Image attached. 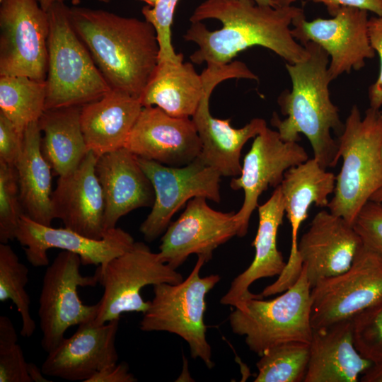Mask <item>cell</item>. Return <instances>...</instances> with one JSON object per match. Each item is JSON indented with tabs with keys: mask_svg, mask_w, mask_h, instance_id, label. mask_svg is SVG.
Instances as JSON below:
<instances>
[{
	"mask_svg": "<svg viewBox=\"0 0 382 382\" xmlns=\"http://www.w3.org/2000/svg\"><path fill=\"white\" fill-rule=\"evenodd\" d=\"M49 34L45 110L82 106L111 88L73 28L69 7L57 2L47 10Z\"/></svg>",
	"mask_w": 382,
	"mask_h": 382,
	"instance_id": "5",
	"label": "cell"
},
{
	"mask_svg": "<svg viewBox=\"0 0 382 382\" xmlns=\"http://www.w3.org/2000/svg\"><path fill=\"white\" fill-rule=\"evenodd\" d=\"M138 159L155 193L152 209L139 227L146 241L152 242L161 236L173 215L190 199L202 197L220 202L221 175L199 157L181 167L168 166L139 157Z\"/></svg>",
	"mask_w": 382,
	"mask_h": 382,
	"instance_id": "12",
	"label": "cell"
},
{
	"mask_svg": "<svg viewBox=\"0 0 382 382\" xmlns=\"http://www.w3.org/2000/svg\"><path fill=\"white\" fill-rule=\"evenodd\" d=\"M41 8L47 11L51 6L57 2H64L65 0H37ZM103 3H109L111 0H97ZM73 1H79V0H73Z\"/></svg>",
	"mask_w": 382,
	"mask_h": 382,
	"instance_id": "44",
	"label": "cell"
},
{
	"mask_svg": "<svg viewBox=\"0 0 382 382\" xmlns=\"http://www.w3.org/2000/svg\"><path fill=\"white\" fill-rule=\"evenodd\" d=\"M11 319L0 316V382H32Z\"/></svg>",
	"mask_w": 382,
	"mask_h": 382,
	"instance_id": "34",
	"label": "cell"
},
{
	"mask_svg": "<svg viewBox=\"0 0 382 382\" xmlns=\"http://www.w3.org/2000/svg\"><path fill=\"white\" fill-rule=\"evenodd\" d=\"M24 134L0 113V162L16 166L21 154Z\"/></svg>",
	"mask_w": 382,
	"mask_h": 382,
	"instance_id": "38",
	"label": "cell"
},
{
	"mask_svg": "<svg viewBox=\"0 0 382 382\" xmlns=\"http://www.w3.org/2000/svg\"><path fill=\"white\" fill-rule=\"evenodd\" d=\"M1 1V0H0V1Z\"/></svg>",
	"mask_w": 382,
	"mask_h": 382,
	"instance_id": "50",
	"label": "cell"
},
{
	"mask_svg": "<svg viewBox=\"0 0 382 382\" xmlns=\"http://www.w3.org/2000/svg\"><path fill=\"white\" fill-rule=\"evenodd\" d=\"M0 4V76L45 81L47 12L37 0H1Z\"/></svg>",
	"mask_w": 382,
	"mask_h": 382,
	"instance_id": "13",
	"label": "cell"
},
{
	"mask_svg": "<svg viewBox=\"0 0 382 382\" xmlns=\"http://www.w3.org/2000/svg\"><path fill=\"white\" fill-rule=\"evenodd\" d=\"M147 4L148 6H154L157 0H139Z\"/></svg>",
	"mask_w": 382,
	"mask_h": 382,
	"instance_id": "48",
	"label": "cell"
},
{
	"mask_svg": "<svg viewBox=\"0 0 382 382\" xmlns=\"http://www.w3.org/2000/svg\"><path fill=\"white\" fill-rule=\"evenodd\" d=\"M25 215L20 198L16 168L0 162V243L16 238L19 221Z\"/></svg>",
	"mask_w": 382,
	"mask_h": 382,
	"instance_id": "33",
	"label": "cell"
},
{
	"mask_svg": "<svg viewBox=\"0 0 382 382\" xmlns=\"http://www.w3.org/2000/svg\"><path fill=\"white\" fill-rule=\"evenodd\" d=\"M204 92L201 74L190 62H158L140 100L144 106H156L177 117H192Z\"/></svg>",
	"mask_w": 382,
	"mask_h": 382,
	"instance_id": "27",
	"label": "cell"
},
{
	"mask_svg": "<svg viewBox=\"0 0 382 382\" xmlns=\"http://www.w3.org/2000/svg\"><path fill=\"white\" fill-rule=\"evenodd\" d=\"M124 147L139 158L181 167L199 156L202 144L190 117H173L156 106H144Z\"/></svg>",
	"mask_w": 382,
	"mask_h": 382,
	"instance_id": "18",
	"label": "cell"
},
{
	"mask_svg": "<svg viewBox=\"0 0 382 382\" xmlns=\"http://www.w3.org/2000/svg\"><path fill=\"white\" fill-rule=\"evenodd\" d=\"M28 282V267L8 243H0V301L11 300L15 304L22 320L21 335L25 337L33 335L36 328L25 288Z\"/></svg>",
	"mask_w": 382,
	"mask_h": 382,
	"instance_id": "32",
	"label": "cell"
},
{
	"mask_svg": "<svg viewBox=\"0 0 382 382\" xmlns=\"http://www.w3.org/2000/svg\"><path fill=\"white\" fill-rule=\"evenodd\" d=\"M362 242L342 217L322 210L298 243V251L311 286L347 270Z\"/></svg>",
	"mask_w": 382,
	"mask_h": 382,
	"instance_id": "21",
	"label": "cell"
},
{
	"mask_svg": "<svg viewBox=\"0 0 382 382\" xmlns=\"http://www.w3.org/2000/svg\"><path fill=\"white\" fill-rule=\"evenodd\" d=\"M201 76L204 92L191 117L202 144L198 157L221 176H239L242 170L243 147L267 127V123L265 120L256 117L241 128H234L231 125V119L221 120L211 115L209 98L214 88L224 81L230 79L258 80V76L240 61L223 65H207Z\"/></svg>",
	"mask_w": 382,
	"mask_h": 382,
	"instance_id": "8",
	"label": "cell"
},
{
	"mask_svg": "<svg viewBox=\"0 0 382 382\" xmlns=\"http://www.w3.org/2000/svg\"><path fill=\"white\" fill-rule=\"evenodd\" d=\"M28 374L32 382H49L50 380L45 377L41 368L37 367L33 363H28Z\"/></svg>",
	"mask_w": 382,
	"mask_h": 382,
	"instance_id": "43",
	"label": "cell"
},
{
	"mask_svg": "<svg viewBox=\"0 0 382 382\" xmlns=\"http://www.w3.org/2000/svg\"><path fill=\"white\" fill-rule=\"evenodd\" d=\"M313 329L353 319L382 304V255L363 244L345 272L318 281L311 288Z\"/></svg>",
	"mask_w": 382,
	"mask_h": 382,
	"instance_id": "11",
	"label": "cell"
},
{
	"mask_svg": "<svg viewBox=\"0 0 382 382\" xmlns=\"http://www.w3.org/2000/svg\"><path fill=\"white\" fill-rule=\"evenodd\" d=\"M80 257L69 251L60 252L47 266L42 279L38 316L42 332L41 346L49 353L65 338L71 326L95 320L99 304L86 305L79 298V286H95L96 274L80 272Z\"/></svg>",
	"mask_w": 382,
	"mask_h": 382,
	"instance_id": "10",
	"label": "cell"
},
{
	"mask_svg": "<svg viewBox=\"0 0 382 382\" xmlns=\"http://www.w3.org/2000/svg\"><path fill=\"white\" fill-rule=\"evenodd\" d=\"M359 379L361 382H382V363L373 364Z\"/></svg>",
	"mask_w": 382,
	"mask_h": 382,
	"instance_id": "42",
	"label": "cell"
},
{
	"mask_svg": "<svg viewBox=\"0 0 382 382\" xmlns=\"http://www.w3.org/2000/svg\"><path fill=\"white\" fill-rule=\"evenodd\" d=\"M96 274L103 287L98 302V315L93 320L96 324L120 319L124 313H145L150 301L141 297L144 286L177 284L183 280L180 272L143 242H134L130 249L111 260L103 269L98 267Z\"/></svg>",
	"mask_w": 382,
	"mask_h": 382,
	"instance_id": "9",
	"label": "cell"
},
{
	"mask_svg": "<svg viewBox=\"0 0 382 382\" xmlns=\"http://www.w3.org/2000/svg\"><path fill=\"white\" fill-rule=\"evenodd\" d=\"M381 155H382V151H381Z\"/></svg>",
	"mask_w": 382,
	"mask_h": 382,
	"instance_id": "49",
	"label": "cell"
},
{
	"mask_svg": "<svg viewBox=\"0 0 382 382\" xmlns=\"http://www.w3.org/2000/svg\"><path fill=\"white\" fill-rule=\"evenodd\" d=\"M368 35L371 47L380 59L378 76L369 88V99L370 108L380 109L382 107V16L369 18Z\"/></svg>",
	"mask_w": 382,
	"mask_h": 382,
	"instance_id": "39",
	"label": "cell"
},
{
	"mask_svg": "<svg viewBox=\"0 0 382 382\" xmlns=\"http://www.w3.org/2000/svg\"><path fill=\"white\" fill-rule=\"evenodd\" d=\"M204 262L202 256H197L194 268L185 280L154 285V297L143 313L139 328L144 332L163 331L180 336L187 342L191 357L200 359L212 369L214 363L204 320L205 298L221 277L219 274L200 277Z\"/></svg>",
	"mask_w": 382,
	"mask_h": 382,
	"instance_id": "7",
	"label": "cell"
},
{
	"mask_svg": "<svg viewBox=\"0 0 382 382\" xmlns=\"http://www.w3.org/2000/svg\"><path fill=\"white\" fill-rule=\"evenodd\" d=\"M336 175L323 168L314 158L293 166L285 173L280 190L285 214L291 225V250L288 262L274 282L279 291L291 286L299 278L303 264L298 251V234L302 222L307 218L312 204L327 207L328 197L333 194Z\"/></svg>",
	"mask_w": 382,
	"mask_h": 382,
	"instance_id": "19",
	"label": "cell"
},
{
	"mask_svg": "<svg viewBox=\"0 0 382 382\" xmlns=\"http://www.w3.org/2000/svg\"><path fill=\"white\" fill-rule=\"evenodd\" d=\"M259 6H272V0H251Z\"/></svg>",
	"mask_w": 382,
	"mask_h": 382,
	"instance_id": "47",
	"label": "cell"
},
{
	"mask_svg": "<svg viewBox=\"0 0 382 382\" xmlns=\"http://www.w3.org/2000/svg\"><path fill=\"white\" fill-rule=\"evenodd\" d=\"M142 108L140 98L113 88L82 105L81 127L88 151L99 157L124 147Z\"/></svg>",
	"mask_w": 382,
	"mask_h": 382,
	"instance_id": "25",
	"label": "cell"
},
{
	"mask_svg": "<svg viewBox=\"0 0 382 382\" xmlns=\"http://www.w3.org/2000/svg\"><path fill=\"white\" fill-rule=\"evenodd\" d=\"M308 55L303 60L286 64L291 81V90H284L277 103L286 117L276 112L271 119L284 141L298 142L304 134L313 151V158L325 169L335 167L340 159L338 142L331 132L340 135L344 129L338 108L332 102L328 74L330 57L318 44L303 45Z\"/></svg>",
	"mask_w": 382,
	"mask_h": 382,
	"instance_id": "3",
	"label": "cell"
},
{
	"mask_svg": "<svg viewBox=\"0 0 382 382\" xmlns=\"http://www.w3.org/2000/svg\"><path fill=\"white\" fill-rule=\"evenodd\" d=\"M97 158L89 151L75 169L58 177L51 201L54 218L59 219L64 227L100 239L106 231L104 197L96 173Z\"/></svg>",
	"mask_w": 382,
	"mask_h": 382,
	"instance_id": "22",
	"label": "cell"
},
{
	"mask_svg": "<svg viewBox=\"0 0 382 382\" xmlns=\"http://www.w3.org/2000/svg\"><path fill=\"white\" fill-rule=\"evenodd\" d=\"M179 0H157L154 6H145L141 13L145 20L154 28L159 45V61L183 59L181 53H176L171 41V25L174 12Z\"/></svg>",
	"mask_w": 382,
	"mask_h": 382,
	"instance_id": "36",
	"label": "cell"
},
{
	"mask_svg": "<svg viewBox=\"0 0 382 382\" xmlns=\"http://www.w3.org/2000/svg\"><path fill=\"white\" fill-rule=\"evenodd\" d=\"M297 0H272L273 7H285L291 6Z\"/></svg>",
	"mask_w": 382,
	"mask_h": 382,
	"instance_id": "45",
	"label": "cell"
},
{
	"mask_svg": "<svg viewBox=\"0 0 382 382\" xmlns=\"http://www.w3.org/2000/svg\"><path fill=\"white\" fill-rule=\"evenodd\" d=\"M352 320L357 351L373 364L382 363V304L361 312Z\"/></svg>",
	"mask_w": 382,
	"mask_h": 382,
	"instance_id": "35",
	"label": "cell"
},
{
	"mask_svg": "<svg viewBox=\"0 0 382 382\" xmlns=\"http://www.w3.org/2000/svg\"><path fill=\"white\" fill-rule=\"evenodd\" d=\"M42 132L38 121L24 132L21 154L16 164L21 204L25 216L51 226L52 169L41 151Z\"/></svg>",
	"mask_w": 382,
	"mask_h": 382,
	"instance_id": "28",
	"label": "cell"
},
{
	"mask_svg": "<svg viewBox=\"0 0 382 382\" xmlns=\"http://www.w3.org/2000/svg\"><path fill=\"white\" fill-rule=\"evenodd\" d=\"M304 13L293 5L259 6L251 0H205L196 7L183 36L198 49L190 56L197 64L223 65L253 46L270 50L293 64L306 58L305 46L291 33L293 21Z\"/></svg>",
	"mask_w": 382,
	"mask_h": 382,
	"instance_id": "1",
	"label": "cell"
},
{
	"mask_svg": "<svg viewBox=\"0 0 382 382\" xmlns=\"http://www.w3.org/2000/svg\"><path fill=\"white\" fill-rule=\"evenodd\" d=\"M16 239L24 248L28 262L37 267L47 266V250L58 248L78 255L84 266L103 269L135 242L128 232L118 227L106 231L103 238L95 239L66 227L57 228L39 224L25 215L21 218Z\"/></svg>",
	"mask_w": 382,
	"mask_h": 382,
	"instance_id": "17",
	"label": "cell"
},
{
	"mask_svg": "<svg viewBox=\"0 0 382 382\" xmlns=\"http://www.w3.org/2000/svg\"><path fill=\"white\" fill-rule=\"evenodd\" d=\"M368 11L341 7L331 18L308 21L305 14L292 22L293 37L304 45L313 42L329 55L328 74L334 80L344 73L359 71L366 59L375 57L368 35Z\"/></svg>",
	"mask_w": 382,
	"mask_h": 382,
	"instance_id": "14",
	"label": "cell"
},
{
	"mask_svg": "<svg viewBox=\"0 0 382 382\" xmlns=\"http://www.w3.org/2000/svg\"><path fill=\"white\" fill-rule=\"evenodd\" d=\"M373 363L354 346L352 319L313 329L304 382H357Z\"/></svg>",
	"mask_w": 382,
	"mask_h": 382,
	"instance_id": "24",
	"label": "cell"
},
{
	"mask_svg": "<svg viewBox=\"0 0 382 382\" xmlns=\"http://www.w3.org/2000/svg\"><path fill=\"white\" fill-rule=\"evenodd\" d=\"M311 286L303 266L296 282L277 297L262 296L238 302L228 320L234 334L244 336L249 349L261 357L270 348L286 342L310 344Z\"/></svg>",
	"mask_w": 382,
	"mask_h": 382,
	"instance_id": "6",
	"label": "cell"
},
{
	"mask_svg": "<svg viewBox=\"0 0 382 382\" xmlns=\"http://www.w3.org/2000/svg\"><path fill=\"white\" fill-rule=\"evenodd\" d=\"M81 106L45 110L38 120L41 151L58 177L75 169L88 153L81 127Z\"/></svg>",
	"mask_w": 382,
	"mask_h": 382,
	"instance_id": "29",
	"label": "cell"
},
{
	"mask_svg": "<svg viewBox=\"0 0 382 382\" xmlns=\"http://www.w3.org/2000/svg\"><path fill=\"white\" fill-rule=\"evenodd\" d=\"M69 17L110 87L140 98L159 61L154 26L85 7H69Z\"/></svg>",
	"mask_w": 382,
	"mask_h": 382,
	"instance_id": "2",
	"label": "cell"
},
{
	"mask_svg": "<svg viewBox=\"0 0 382 382\" xmlns=\"http://www.w3.org/2000/svg\"><path fill=\"white\" fill-rule=\"evenodd\" d=\"M46 82L24 76H0V113L22 134L45 110Z\"/></svg>",
	"mask_w": 382,
	"mask_h": 382,
	"instance_id": "30",
	"label": "cell"
},
{
	"mask_svg": "<svg viewBox=\"0 0 382 382\" xmlns=\"http://www.w3.org/2000/svg\"><path fill=\"white\" fill-rule=\"evenodd\" d=\"M93 320L79 325L71 337L47 353L41 366L45 376L87 382L98 371L117 362L115 340L120 319L103 324Z\"/></svg>",
	"mask_w": 382,
	"mask_h": 382,
	"instance_id": "20",
	"label": "cell"
},
{
	"mask_svg": "<svg viewBox=\"0 0 382 382\" xmlns=\"http://www.w3.org/2000/svg\"><path fill=\"white\" fill-rule=\"evenodd\" d=\"M369 200L382 204V187L375 192L370 197Z\"/></svg>",
	"mask_w": 382,
	"mask_h": 382,
	"instance_id": "46",
	"label": "cell"
},
{
	"mask_svg": "<svg viewBox=\"0 0 382 382\" xmlns=\"http://www.w3.org/2000/svg\"><path fill=\"white\" fill-rule=\"evenodd\" d=\"M207 199L197 197L188 201L183 212L163 233L158 254L173 269L192 254L209 262L219 245L238 236L236 213L214 210Z\"/></svg>",
	"mask_w": 382,
	"mask_h": 382,
	"instance_id": "16",
	"label": "cell"
},
{
	"mask_svg": "<svg viewBox=\"0 0 382 382\" xmlns=\"http://www.w3.org/2000/svg\"><path fill=\"white\" fill-rule=\"evenodd\" d=\"M96 173L104 201V228H116L119 219L130 212L152 207V183L139 164L138 156L125 147L98 157Z\"/></svg>",
	"mask_w": 382,
	"mask_h": 382,
	"instance_id": "23",
	"label": "cell"
},
{
	"mask_svg": "<svg viewBox=\"0 0 382 382\" xmlns=\"http://www.w3.org/2000/svg\"><path fill=\"white\" fill-rule=\"evenodd\" d=\"M137 379L129 372L127 363H115L96 373L87 382H135Z\"/></svg>",
	"mask_w": 382,
	"mask_h": 382,
	"instance_id": "41",
	"label": "cell"
},
{
	"mask_svg": "<svg viewBox=\"0 0 382 382\" xmlns=\"http://www.w3.org/2000/svg\"><path fill=\"white\" fill-rule=\"evenodd\" d=\"M325 6L332 16L341 7H353L371 11L377 16H382V0H310Z\"/></svg>",
	"mask_w": 382,
	"mask_h": 382,
	"instance_id": "40",
	"label": "cell"
},
{
	"mask_svg": "<svg viewBox=\"0 0 382 382\" xmlns=\"http://www.w3.org/2000/svg\"><path fill=\"white\" fill-rule=\"evenodd\" d=\"M337 142L342 165L327 207L352 225L361 208L382 187V110L369 107L361 117L354 105Z\"/></svg>",
	"mask_w": 382,
	"mask_h": 382,
	"instance_id": "4",
	"label": "cell"
},
{
	"mask_svg": "<svg viewBox=\"0 0 382 382\" xmlns=\"http://www.w3.org/2000/svg\"><path fill=\"white\" fill-rule=\"evenodd\" d=\"M352 226L364 246L382 255V204L367 201Z\"/></svg>",
	"mask_w": 382,
	"mask_h": 382,
	"instance_id": "37",
	"label": "cell"
},
{
	"mask_svg": "<svg viewBox=\"0 0 382 382\" xmlns=\"http://www.w3.org/2000/svg\"><path fill=\"white\" fill-rule=\"evenodd\" d=\"M258 228L253 242L255 256L249 267L231 282L220 303L235 306L246 299L257 296L249 291L250 286L262 278L279 276L286 262L277 248V233L285 214L283 196L278 186L270 199L257 206Z\"/></svg>",
	"mask_w": 382,
	"mask_h": 382,
	"instance_id": "26",
	"label": "cell"
},
{
	"mask_svg": "<svg viewBox=\"0 0 382 382\" xmlns=\"http://www.w3.org/2000/svg\"><path fill=\"white\" fill-rule=\"evenodd\" d=\"M257 362L255 382L304 381L310 357V344L291 342L268 349Z\"/></svg>",
	"mask_w": 382,
	"mask_h": 382,
	"instance_id": "31",
	"label": "cell"
},
{
	"mask_svg": "<svg viewBox=\"0 0 382 382\" xmlns=\"http://www.w3.org/2000/svg\"><path fill=\"white\" fill-rule=\"evenodd\" d=\"M308 159L303 146L298 142L283 141L277 130L266 127L254 138L243 158L241 175L230 183L232 190L244 192L243 204L235 214L239 226L237 236L248 233L250 216L262 193L269 187L279 186L288 169Z\"/></svg>",
	"mask_w": 382,
	"mask_h": 382,
	"instance_id": "15",
	"label": "cell"
}]
</instances>
